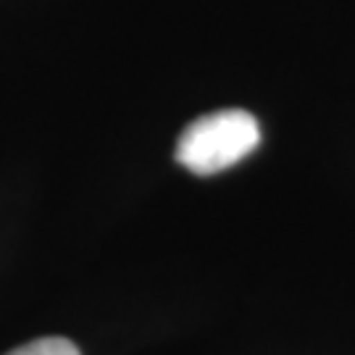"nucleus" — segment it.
<instances>
[{
  "label": "nucleus",
  "instance_id": "obj_1",
  "mask_svg": "<svg viewBox=\"0 0 355 355\" xmlns=\"http://www.w3.org/2000/svg\"><path fill=\"white\" fill-rule=\"evenodd\" d=\"M261 127L248 111H216L195 119L177 142V161L198 177H211L240 164L258 148Z\"/></svg>",
  "mask_w": 355,
  "mask_h": 355
},
{
  "label": "nucleus",
  "instance_id": "obj_2",
  "mask_svg": "<svg viewBox=\"0 0 355 355\" xmlns=\"http://www.w3.org/2000/svg\"><path fill=\"white\" fill-rule=\"evenodd\" d=\"M8 355H79V350L74 343H69L64 337H42V340L16 347Z\"/></svg>",
  "mask_w": 355,
  "mask_h": 355
}]
</instances>
